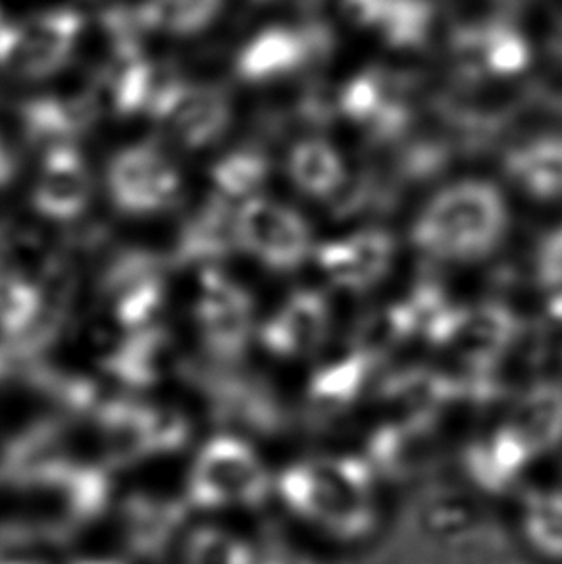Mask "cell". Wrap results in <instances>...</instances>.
Instances as JSON below:
<instances>
[{"label":"cell","mask_w":562,"mask_h":564,"mask_svg":"<svg viewBox=\"0 0 562 564\" xmlns=\"http://www.w3.org/2000/svg\"><path fill=\"white\" fill-rule=\"evenodd\" d=\"M82 22L68 10H51L10 25L0 35V68L28 82L61 72L74 54Z\"/></svg>","instance_id":"obj_9"},{"label":"cell","mask_w":562,"mask_h":564,"mask_svg":"<svg viewBox=\"0 0 562 564\" xmlns=\"http://www.w3.org/2000/svg\"><path fill=\"white\" fill-rule=\"evenodd\" d=\"M509 200L486 177H461L432 193L411 224V243L425 260L471 267L491 259L509 236Z\"/></svg>","instance_id":"obj_1"},{"label":"cell","mask_w":562,"mask_h":564,"mask_svg":"<svg viewBox=\"0 0 562 564\" xmlns=\"http://www.w3.org/2000/svg\"><path fill=\"white\" fill-rule=\"evenodd\" d=\"M332 329V306L320 291L291 293L259 332L262 347L278 359L296 360L318 351Z\"/></svg>","instance_id":"obj_12"},{"label":"cell","mask_w":562,"mask_h":564,"mask_svg":"<svg viewBox=\"0 0 562 564\" xmlns=\"http://www.w3.org/2000/svg\"><path fill=\"white\" fill-rule=\"evenodd\" d=\"M288 177L304 197L327 200L347 184L349 166L342 151L329 139L311 135L291 147Z\"/></svg>","instance_id":"obj_24"},{"label":"cell","mask_w":562,"mask_h":564,"mask_svg":"<svg viewBox=\"0 0 562 564\" xmlns=\"http://www.w3.org/2000/svg\"><path fill=\"white\" fill-rule=\"evenodd\" d=\"M262 564H281L280 561H275V558H270V561H267V563Z\"/></svg>","instance_id":"obj_35"},{"label":"cell","mask_w":562,"mask_h":564,"mask_svg":"<svg viewBox=\"0 0 562 564\" xmlns=\"http://www.w3.org/2000/svg\"><path fill=\"white\" fill-rule=\"evenodd\" d=\"M185 376L203 393L216 422L257 434L275 432L281 424L280 404L272 389L245 375L237 365H187Z\"/></svg>","instance_id":"obj_8"},{"label":"cell","mask_w":562,"mask_h":564,"mask_svg":"<svg viewBox=\"0 0 562 564\" xmlns=\"http://www.w3.org/2000/svg\"><path fill=\"white\" fill-rule=\"evenodd\" d=\"M327 46V33L318 28L268 25L239 45L234 72L247 85L275 84L304 68Z\"/></svg>","instance_id":"obj_11"},{"label":"cell","mask_w":562,"mask_h":564,"mask_svg":"<svg viewBox=\"0 0 562 564\" xmlns=\"http://www.w3.org/2000/svg\"><path fill=\"white\" fill-rule=\"evenodd\" d=\"M187 514L185 505L174 499L136 494L120 509L123 540L139 558H156L167 550Z\"/></svg>","instance_id":"obj_20"},{"label":"cell","mask_w":562,"mask_h":564,"mask_svg":"<svg viewBox=\"0 0 562 564\" xmlns=\"http://www.w3.org/2000/svg\"><path fill=\"white\" fill-rule=\"evenodd\" d=\"M105 468H126L156 457L147 404L130 399H105L91 416Z\"/></svg>","instance_id":"obj_18"},{"label":"cell","mask_w":562,"mask_h":564,"mask_svg":"<svg viewBox=\"0 0 562 564\" xmlns=\"http://www.w3.org/2000/svg\"><path fill=\"white\" fill-rule=\"evenodd\" d=\"M272 494V476L251 443L234 434L206 442L191 466L187 503L195 509L260 507Z\"/></svg>","instance_id":"obj_3"},{"label":"cell","mask_w":562,"mask_h":564,"mask_svg":"<svg viewBox=\"0 0 562 564\" xmlns=\"http://www.w3.org/2000/svg\"><path fill=\"white\" fill-rule=\"evenodd\" d=\"M522 528L536 550L562 561V489H540L526 497Z\"/></svg>","instance_id":"obj_26"},{"label":"cell","mask_w":562,"mask_h":564,"mask_svg":"<svg viewBox=\"0 0 562 564\" xmlns=\"http://www.w3.org/2000/svg\"><path fill=\"white\" fill-rule=\"evenodd\" d=\"M72 564H123L120 561H110V558H84V561H74Z\"/></svg>","instance_id":"obj_34"},{"label":"cell","mask_w":562,"mask_h":564,"mask_svg":"<svg viewBox=\"0 0 562 564\" xmlns=\"http://www.w3.org/2000/svg\"><path fill=\"white\" fill-rule=\"evenodd\" d=\"M432 22L425 0H383L374 31L388 45L414 46L424 41Z\"/></svg>","instance_id":"obj_27"},{"label":"cell","mask_w":562,"mask_h":564,"mask_svg":"<svg viewBox=\"0 0 562 564\" xmlns=\"http://www.w3.org/2000/svg\"><path fill=\"white\" fill-rule=\"evenodd\" d=\"M237 251L270 272H295L314 257L311 224L278 198H247L236 208Z\"/></svg>","instance_id":"obj_4"},{"label":"cell","mask_w":562,"mask_h":564,"mask_svg":"<svg viewBox=\"0 0 562 564\" xmlns=\"http://www.w3.org/2000/svg\"><path fill=\"white\" fill-rule=\"evenodd\" d=\"M174 345L162 326L128 332L110 351L108 375L133 389L151 388L175 367Z\"/></svg>","instance_id":"obj_21"},{"label":"cell","mask_w":562,"mask_h":564,"mask_svg":"<svg viewBox=\"0 0 562 564\" xmlns=\"http://www.w3.org/2000/svg\"><path fill=\"white\" fill-rule=\"evenodd\" d=\"M270 174L267 154L257 147H244L224 154L210 170L214 193L239 205L260 195Z\"/></svg>","instance_id":"obj_25"},{"label":"cell","mask_w":562,"mask_h":564,"mask_svg":"<svg viewBox=\"0 0 562 564\" xmlns=\"http://www.w3.org/2000/svg\"><path fill=\"white\" fill-rule=\"evenodd\" d=\"M275 488L289 511L337 538L355 540L376 524L372 470L357 458H304L278 476Z\"/></svg>","instance_id":"obj_2"},{"label":"cell","mask_w":562,"mask_h":564,"mask_svg":"<svg viewBox=\"0 0 562 564\" xmlns=\"http://www.w3.org/2000/svg\"><path fill=\"white\" fill-rule=\"evenodd\" d=\"M193 314L206 360L216 365H239L257 339L251 293L218 267L201 270Z\"/></svg>","instance_id":"obj_5"},{"label":"cell","mask_w":562,"mask_h":564,"mask_svg":"<svg viewBox=\"0 0 562 564\" xmlns=\"http://www.w3.org/2000/svg\"><path fill=\"white\" fill-rule=\"evenodd\" d=\"M0 564H45L25 555H0Z\"/></svg>","instance_id":"obj_33"},{"label":"cell","mask_w":562,"mask_h":564,"mask_svg":"<svg viewBox=\"0 0 562 564\" xmlns=\"http://www.w3.org/2000/svg\"><path fill=\"white\" fill-rule=\"evenodd\" d=\"M231 0H138V22L151 37L183 43L203 37L228 14Z\"/></svg>","instance_id":"obj_22"},{"label":"cell","mask_w":562,"mask_h":564,"mask_svg":"<svg viewBox=\"0 0 562 564\" xmlns=\"http://www.w3.org/2000/svg\"><path fill=\"white\" fill-rule=\"evenodd\" d=\"M91 198V170L77 145L43 151L37 180L31 191V205L41 218L58 224L79 220Z\"/></svg>","instance_id":"obj_13"},{"label":"cell","mask_w":562,"mask_h":564,"mask_svg":"<svg viewBox=\"0 0 562 564\" xmlns=\"http://www.w3.org/2000/svg\"><path fill=\"white\" fill-rule=\"evenodd\" d=\"M255 4H259V7H306V4H312V2H316V0H252Z\"/></svg>","instance_id":"obj_32"},{"label":"cell","mask_w":562,"mask_h":564,"mask_svg":"<svg viewBox=\"0 0 562 564\" xmlns=\"http://www.w3.org/2000/svg\"><path fill=\"white\" fill-rule=\"evenodd\" d=\"M320 272L337 290L366 293L378 288L396 267V237L380 228H363L316 245Z\"/></svg>","instance_id":"obj_10"},{"label":"cell","mask_w":562,"mask_h":564,"mask_svg":"<svg viewBox=\"0 0 562 564\" xmlns=\"http://www.w3.org/2000/svg\"><path fill=\"white\" fill-rule=\"evenodd\" d=\"M108 198L126 216H154L174 208L182 197V172L166 149L151 141L120 149L105 176Z\"/></svg>","instance_id":"obj_6"},{"label":"cell","mask_w":562,"mask_h":564,"mask_svg":"<svg viewBox=\"0 0 562 564\" xmlns=\"http://www.w3.org/2000/svg\"><path fill=\"white\" fill-rule=\"evenodd\" d=\"M237 205L213 193L183 224L172 252V264L218 267L237 251Z\"/></svg>","instance_id":"obj_17"},{"label":"cell","mask_w":562,"mask_h":564,"mask_svg":"<svg viewBox=\"0 0 562 564\" xmlns=\"http://www.w3.org/2000/svg\"><path fill=\"white\" fill-rule=\"evenodd\" d=\"M18 176V161L12 149L4 139L0 138V189H7Z\"/></svg>","instance_id":"obj_31"},{"label":"cell","mask_w":562,"mask_h":564,"mask_svg":"<svg viewBox=\"0 0 562 564\" xmlns=\"http://www.w3.org/2000/svg\"><path fill=\"white\" fill-rule=\"evenodd\" d=\"M231 118V102L220 89L183 84L159 122L185 151H205L226 135Z\"/></svg>","instance_id":"obj_16"},{"label":"cell","mask_w":562,"mask_h":564,"mask_svg":"<svg viewBox=\"0 0 562 564\" xmlns=\"http://www.w3.org/2000/svg\"><path fill=\"white\" fill-rule=\"evenodd\" d=\"M368 375V362L360 355L345 357L339 362H329L320 368L311 381V399L318 406H334V404L353 401L363 389Z\"/></svg>","instance_id":"obj_28"},{"label":"cell","mask_w":562,"mask_h":564,"mask_svg":"<svg viewBox=\"0 0 562 564\" xmlns=\"http://www.w3.org/2000/svg\"><path fill=\"white\" fill-rule=\"evenodd\" d=\"M99 293L126 332L159 326L166 305L164 260L138 249L116 254L100 274Z\"/></svg>","instance_id":"obj_7"},{"label":"cell","mask_w":562,"mask_h":564,"mask_svg":"<svg viewBox=\"0 0 562 564\" xmlns=\"http://www.w3.org/2000/svg\"><path fill=\"white\" fill-rule=\"evenodd\" d=\"M505 176L522 195L538 203L562 200V131L540 133L510 147Z\"/></svg>","instance_id":"obj_19"},{"label":"cell","mask_w":562,"mask_h":564,"mask_svg":"<svg viewBox=\"0 0 562 564\" xmlns=\"http://www.w3.org/2000/svg\"><path fill=\"white\" fill-rule=\"evenodd\" d=\"M499 427L532 463L559 449L562 445V381L538 380L522 389Z\"/></svg>","instance_id":"obj_14"},{"label":"cell","mask_w":562,"mask_h":564,"mask_svg":"<svg viewBox=\"0 0 562 564\" xmlns=\"http://www.w3.org/2000/svg\"><path fill=\"white\" fill-rule=\"evenodd\" d=\"M185 564H255L247 543L220 528L203 527L185 542Z\"/></svg>","instance_id":"obj_29"},{"label":"cell","mask_w":562,"mask_h":564,"mask_svg":"<svg viewBox=\"0 0 562 564\" xmlns=\"http://www.w3.org/2000/svg\"><path fill=\"white\" fill-rule=\"evenodd\" d=\"M533 275L543 297L562 311V224L545 231L536 245Z\"/></svg>","instance_id":"obj_30"},{"label":"cell","mask_w":562,"mask_h":564,"mask_svg":"<svg viewBox=\"0 0 562 564\" xmlns=\"http://www.w3.org/2000/svg\"><path fill=\"white\" fill-rule=\"evenodd\" d=\"M455 53L468 74L510 76L530 62L526 39L501 23L461 31L455 37Z\"/></svg>","instance_id":"obj_23"},{"label":"cell","mask_w":562,"mask_h":564,"mask_svg":"<svg viewBox=\"0 0 562 564\" xmlns=\"http://www.w3.org/2000/svg\"><path fill=\"white\" fill-rule=\"evenodd\" d=\"M517 321L501 305H479L448 314L437 339L471 367H491L517 337Z\"/></svg>","instance_id":"obj_15"}]
</instances>
